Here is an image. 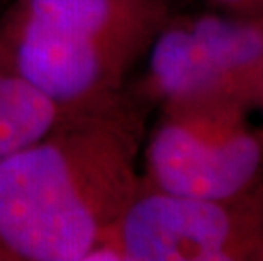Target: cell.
Returning <instances> with one entry per match:
<instances>
[{
    "mask_svg": "<svg viewBox=\"0 0 263 261\" xmlns=\"http://www.w3.org/2000/svg\"><path fill=\"white\" fill-rule=\"evenodd\" d=\"M146 110L124 90L0 161L4 261L85 259L141 188Z\"/></svg>",
    "mask_w": 263,
    "mask_h": 261,
    "instance_id": "1",
    "label": "cell"
},
{
    "mask_svg": "<svg viewBox=\"0 0 263 261\" xmlns=\"http://www.w3.org/2000/svg\"><path fill=\"white\" fill-rule=\"evenodd\" d=\"M187 0H14L0 15V49L65 112L126 90L155 37Z\"/></svg>",
    "mask_w": 263,
    "mask_h": 261,
    "instance_id": "2",
    "label": "cell"
},
{
    "mask_svg": "<svg viewBox=\"0 0 263 261\" xmlns=\"http://www.w3.org/2000/svg\"><path fill=\"white\" fill-rule=\"evenodd\" d=\"M248 105L197 98L160 105L144 143V185L195 198H231L263 183V134Z\"/></svg>",
    "mask_w": 263,
    "mask_h": 261,
    "instance_id": "3",
    "label": "cell"
},
{
    "mask_svg": "<svg viewBox=\"0 0 263 261\" xmlns=\"http://www.w3.org/2000/svg\"><path fill=\"white\" fill-rule=\"evenodd\" d=\"M83 261H263V183L231 198L141 188Z\"/></svg>",
    "mask_w": 263,
    "mask_h": 261,
    "instance_id": "4",
    "label": "cell"
},
{
    "mask_svg": "<svg viewBox=\"0 0 263 261\" xmlns=\"http://www.w3.org/2000/svg\"><path fill=\"white\" fill-rule=\"evenodd\" d=\"M129 90L149 105L228 98L263 109V14L177 12L149 46Z\"/></svg>",
    "mask_w": 263,
    "mask_h": 261,
    "instance_id": "5",
    "label": "cell"
},
{
    "mask_svg": "<svg viewBox=\"0 0 263 261\" xmlns=\"http://www.w3.org/2000/svg\"><path fill=\"white\" fill-rule=\"evenodd\" d=\"M66 114L0 49V161L44 137Z\"/></svg>",
    "mask_w": 263,
    "mask_h": 261,
    "instance_id": "6",
    "label": "cell"
},
{
    "mask_svg": "<svg viewBox=\"0 0 263 261\" xmlns=\"http://www.w3.org/2000/svg\"><path fill=\"white\" fill-rule=\"evenodd\" d=\"M209 10L229 15L263 14V0H202Z\"/></svg>",
    "mask_w": 263,
    "mask_h": 261,
    "instance_id": "7",
    "label": "cell"
},
{
    "mask_svg": "<svg viewBox=\"0 0 263 261\" xmlns=\"http://www.w3.org/2000/svg\"><path fill=\"white\" fill-rule=\"evenodd\" d=\"M0 261H4V256H2V254H0Z\"/></svg>",
    "mask_w": 263,
    "mask_h": 261,
    "instance_id": "8",
    "label": "cell"
}]
</instances>
